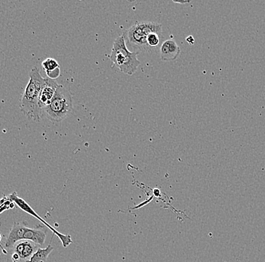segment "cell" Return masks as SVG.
Here are the masks:
<instances>
[{"label": "cell", "mask_w": 265, "mask_h": 262, "mask_svg": "<svg viewBox=\"0 0 265 262\" xmlns=\"http://www.w3.org/2000/svg\"><path fill=\"white\" fill-rule=\"evenodd\" d=\"M45 84V78L40 74L39 69L34 67L29 73V81L20 99V110L29 120L39 123L42 110L39 107V96Z\"/></svg>", "instance_id": "obj_1"}, {"label": "cell", "mask_w": 265, "mask_h": 262, "mask_svg": "<svg viewBox=\"0 0 265 262\" xmlns=\"http://www.w3.org/2000/svg\"><path fill=\"white\" fill-rule=\"evenodd\" d=\"M151 33H162V24L156 22H138L125 30L124 39L127 47L133 50V52H148L151 48L147 44V36Z\"/></svg>", "instance_id": "obj_2"}, {"label": "cell", "mask_w": 265, "mask_h": 262, "mask_svg": "<svg viewBox=\"0 0 265 262\" xmlns=\"http://www.w3.org/2000/svg\"><path fill=\"white\" fill-rule=\"evenodd\" d=\"M73 110L71 94L62 85H59L55 95L49 105L45 107L42 113L54 124L66 120Z\"/></svg>", "instance_id": "obj_3"}, {"label": "cell", "mask_w": 265, "mask_h": 262, "mask_svg": "<svg viewBox=\"0 0 265 262\" xmlns=\"http://www.w3.org/2000/svg\"><path fill=\"white\" fill-rule=\"evenodd\" d=\"M139 53L129 51L123 35L118 36L113 42V48L110 57L112 62L125 74H134L140 64L137 59Z\"/></svg>", "instance_id": "obj_4"}, {"label": "cell", "mask_w": 265, "mask_h": 262, "mask_svg": "<svg viewBox=\"0 0 265 262\" xmlns=\"http://www.w3.org/2000/svg\"><path fill=\"white\" fill-rule=\"evenodd\" d=\"M8 198H9L11 201L14 202L16 205H17L20 210H23V212L27 213V214L30 215V216L36 218V219L42 222V223L44 224V225L46 226L48 229L51 230L53 232V235H56V236L60 239L63 248H67L69 246H70L73 244V239H72V237L70 236V235H63L61 233L59 232L57 230H56L55 228L51 226L48 222H45V221L44 220V219H42V218H41L40 216L34 211V210H32V209L31 208L30 206H29L26 202H25L23 199L20 198V197L17 196V193H12V194L8 197Z\"/></svg>", "instance_id": "obj_5"}, {"label": "cell", "mask_w": 265, "mask_h": 262, "mask_svg": "<svg viewBox=\"0 0 265 262\" xmlns=\"http://www.w3.org/2000/svg\"><path fill=\"white\" fill-rule=\"evenodd\" d=\"M39 248V246L35 243L26 240H22L14 244L11 251L7 254L10 255L8 262H27Z\"/></svg>", "instance_id": "obj_6"}, {"label": "cell", "mask_w": 265, "mask_h": 262, "mask_svg": "<svg viewBox=\"0 0 265 262\" xmlns=\"http://www.w3.org/2000/svg\"><path fill=\"white\" fill-rule=\"evenodd\" d=\"M28 228L29 226H28L27 222L25 221L14 222L5 242V248L4 249L6 250V253L11 251L16 243L23 240V236Z\"/></svg>", "instance_id": "obj_7"}, {"label": "cell", "mask_w": 265, "mask_h": 262, "mask_svg": "<svg viewBox=\"0 0 265 262\" xmlns=\"http://www.w3.org/2000/svg\"><path fill=\"white\" fill-rule=\"evenodd\" d=\"M181 49L173 39H167L162 42L159 48V56L161 61H174L179 57Z\"/></svg>", "instance_id": "obj_8"}, {"label": "cell", "mask_w": 265, "mask_h": 262, "mask_svg": "<svg viewBox=\"0 0 265 262\" xmlns=\"http://www.w3.org/2000/svg\"><path fill=\"white\" fill-rule=\"evenodd\" d=\"M58 85L57 82L54 79L48 77L45 78V84L39 96V107L41 110H43L45 107L49 105L55 95Z\"/></svg>", "instance_id": "obj_9"}, {"label": "cell", "mask_w": 265, "mask_h": 262, "mask_svg": "<svg viewBox=\"0 0 265 262\" xmlns=\"http://www.w3.org/2000/svg\"><path fill=\"white\" fill-rule=\"evenodd\" d=\"M47 234L48 230L43 225H38L33 228L29 227L23 236V240L32 241L39 247H42L45 244Z\"/></svg>", "instance_id": "obj_10"}, {"label": "cell", "mask_w": 265, "mask_h": 262, "mask_svg": "<svg viewBox=\"0 0 265 262\" xmlns=\"http://www.w3.org/2000/svg\"><path fill=\"white\" fill-rule=\"evenodd\" d=\"M47 76L51 79H57L60 75V68L58 62L54 58H47L42 64Z\"/></svg>", "instance_id": "obj_11"}, {"label": "cell", "mask_w": 265, "mask_h": 262, "mask_svg": "<svg viewBox=\"0 0 265 262\" xmlns=\"http://www.w3.org/2000/svg\"><path fill=\"white\" fill-rule=\"evenodd\" d=\"M53 250H54V247H52L51 244H48V247L45 249L39 247L37 251L31 258L30 260L27 262H48V256Z\"/></svg>", "instance_id": "obj_12"}, {"label": "cell", "mask_w": 265, "mask_h": 262, "mask_svg": "<svg viewBox=\"0 0 265 262\" xmlns=\"http://www.w3.org/2000/svg\"><path fill=\"white\" fill-rule=\"evenodd\" d=\"M160 35L158 33H151L147 36V44L151 49L157 48L160 44Z\"/></svg>", "instance_id": "obj_13"}, {"label": "cell", "mask_w": 265, "mask_h": 262, "mask_svg": "<svg viewBox=\"0 0 265 262\" xmlns=\"http://www.w3.org/2000/svg\"><path fill=\"white\" fill-rule=\"evenodd\" d=\"M186 41L188 42L189 45H193L194 43V38L192 36H188L186 38Z\"/></svg>", "instance_id": "obj_14"}, {"label": "cell", "mask_w": 265, "mask_h": 262, "mask_svg": "<svg viewBox=\"0 0 265 262\" xmlns=\"http://www.w3.org/2000/svg\"><path fill=\"white\" fill-rule=\"evenodd\" d=\"M190 2H191V1H176V0H173V2L177 4H186L189 3Z\"/></svg>", "instance_id": "obj_15"}, {"label": "cell", "mask_w": 265, "mask_h": 262, "mask_svg": "<svg viewBox=\"0 0 265 262\" xmlns=\"http://www.w3.org/2000/svg\"><path fill=\"white\" fill-rule=\"evenodd\" d=\"M2 241V235H0V243Z\"/></svg>", "instance_id": "obj_16"}, {"label": "cell", "mask_w": 265, "mask_h": 262, "mask_svg": "<svg viewBox=\"0 0 265 262\" xmlns=\"http://www.w3.org/2000/svg\"><path fill=\"white\" fill-rule=\"evenodd\" d=\"M8 262V261H6V262Z\"/></svg>", "instance_id": "obj_17"}]
</instances>
